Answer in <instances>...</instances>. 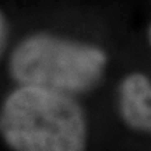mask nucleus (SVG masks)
Instances as JSON below:
<instances>
[{
	"label": "nucleus",
	"mask_w": 151,
	"mask_h": 151,
	"mask_svg": "<svg viewBox=\"0 0 151 151\" xmlns=\"http://www.w3.org/2000/svg\"><path fill=\"white\" fill-rule=\"evenodd\" d=\"M0 136L14 151H86V116L73 95L20 86L1 105Z\"/></svg>",
	"instance_id": "nucleus-1"
},
{
	"label": "nucleus",
	"mask_w": 151,
	"mask_h": 151,
	"mask_svg": "<svg viewBox=\"0 0 151 151\" xmlns=\"http://www.w3.org/2000/svg\"><path fill=\"white\" fill-rule=\"evenodd\" d=\"M148 38H150V43H151V25H150V31H148Z\"/></svg>",
	"instance_id": "nucleus-4"
},
{
	"label": "nucleus",
	"mask_w": 151,
	"mask_h": 151,
	"mask_svg": "<svg viewBox=\"0 0 151 151\" xmlns=\"http://www.w3.org/2000/svg\"><path fill=\"white\" fill-rule=\"evenodd\" d=\"M122 118L130 127L151 133V81L133 73L123 80L119 91Z\"/></svg>",
	"instance_id": "nucleus-3"
},
{
	"label": "nucleus",
	"mask_w": 151,
	"mask_h": 151,
	"mask_svg": "<svg viewBox=\"0 0 151 151\" xmlns=\"http://www.w3.org/2000/svg\"><path fill=\"white\" fill-rule=\"evenodd\" d=\"M0 37H1V21H0Z\"/></svg>",
	"instance_id": "nucleus-5"
},
{
	"label": "nucleus",
	"mask_w": 151,
	"mask_h": 151,
	"mask_svg": "<svg viewBox=\"0 0 151 151\" xmlns=\"http://www.w3.org/2000/svg\"><path fill=\"white\" fill-rule=\"evenodd\" d=\"M105 65L106 56L95 46L35 34L14 49L10 73L20 86L74 95L95 86Z\"/></svg>",
	"instance_id": "nucleus-2"
}]
</instances>
